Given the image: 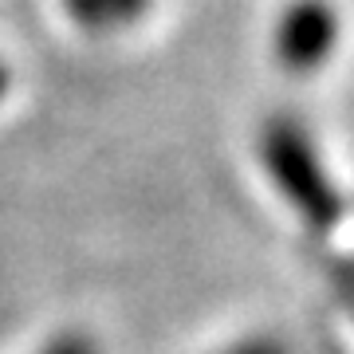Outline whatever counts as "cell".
Here are the masks:
<instances>
[{
    "label": "cell",
    "instance_id": "1",
    "mask_svg": "<svg viewBox=\"0 0 354 354\" xmlns=\"http://www.w3.org/2000/svg\"><path fill=\"white\" fill-rule=\"evenodd\" d=\"M256 158L264 165L268 185L283 197L307 228L327 232L342 216V193L335 185L323 146L299 114H272L256 134Z\"/></svg>",
    "mask_w": 354,
    "mask_h": 354
},
{
    "label": "cell",
    "instance_id": "2",
    "mask_svg": "<svg viewBox=\"0 0 354 354\" xmlns=\"http://www.w3.org/2000/svg\"><path fill=\"white\" fill-rule=\"evenodd\" d=\"M342 44L335 0H288L272 24V59L288 75H319Z\"/></svg>",
    "mask_w": 354,
    "mask_h": 354
},
{
    "label": "cell",
    "instance_id": "3",
    "mask_svg": "<svg viewBox=\"0 0 354 354\" xmlns=\"http://www.w3.org/2000/svg\"><path fill=\"white\" fill-rule=\"evenodd\" d=\"M71 20L83 32H114V28H130L134 20L150 12L153 0H64Z\"/></svg>",
    "mask_w": 354,
    "mask_h": 354
},
{
    "label": "cell",
    "instance_id": "4",
    "mask_svg": "<svg viewBox=\"0 0 354 354\" xmlns=\"http://www.w3.org/2000/svg\"><path fill=\"white\" fill-rule=\"evenodd\" d=\"M36 354H102V346L87 330H55Z\"/></svg>",
    "mask_w": 354,
    "mask_h": 354
},
{
    "label": "cell",
    "instance_id": "5",
    "mask_svg": "<svg viewBox=\"0 0 354 354\" xmlns=\"http://www.w3.org/2000/svg\"><path fill=\"white\" fill-rule=\"evenodd\" d=\"M216 354H291V346L276 335H244V339L221 346Z\"/></svg>",
    "mask_w": 354,
    "mask_h": 354
},
{
    "label": "cell",
    "instance_id": "6",
    "mask_svg": "<svg viewBox=\"0 0 354 354\" xmlns=\"http://www.w3.org/2000/svg\"><path fill=\"white\" fill-rule=\"evenodd\" d=\"M8 95H12V67L0 59V102L8 99Z\"/></svg>",
    "mask_w": 354,
    "mask_h": 354
}]
</instances>
